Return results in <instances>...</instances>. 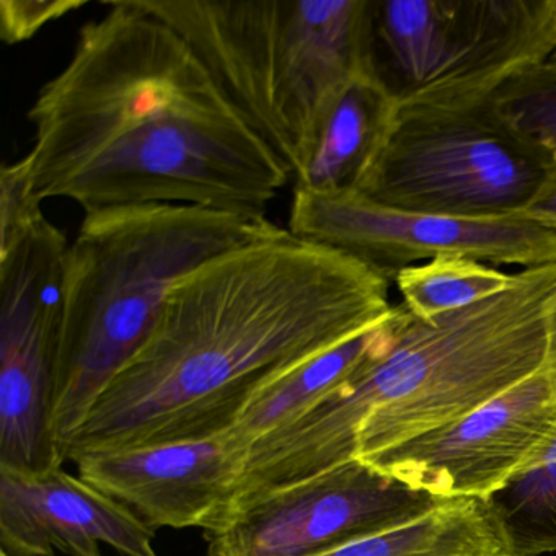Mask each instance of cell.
Segmentation results:
<instances>
[{
	"instance_id": "6da1fadb",
	"label": "cell",
	"mask_w": 556,
	"mask_h": 556,
	"mask_svg": "<svg viewBox=\"0 0 556 556\" xmlns=\"http://www.w3.org/2000/svg\"><path fill=\"white\" fill-rule=\"evenodd\" d=\"M105 5L28 112L38 197L86 213L188 204L265 219L289 168L174 27L139 0Z\"/></svg>"
},
{
	"instance_id": "7a4b0ae2",
	"label": "cell",
	"mask_w": 556,
	"mask_h": 556,
	"mask_svg": "<svg viewBox=\"0 0 556 556\" xmlns=\"http://www.w3.org/2000/svg\"><path fill=\"white\" fill-rule=\"evenodd\" d=\"M392 307L382 273L276 226L172 289L154 333L97 400L66 458L224 434L263 387Z\"/></svg>"
},
{
	"instance_id": "3957f363",
	"label": "cell",
	"mask_w": 556,
	"mask_h": 556,
	"mask_svg": "<svg viewBox=\"0 0 556 556\" xmlns=\"http://www.w3.org/2000/svg\"><path fill=\"white\" fill-rule=\"evenodd\" d=\"M556 263L431 320L395 305L389 348L337 392L250 448L233 503L372 457L473 412L545 366Z\"/></svg>"
},
{
	"instance_id": "277c9868",
	"label": "cell",
	"mask_w": 556,
	"mask_h": 556,
	"mask_svg": "<svg viewBox=\"0 0 556 556\" xmlns=\"http://www.w3.org/2000/svg\"><path fill=\"white\" fill-rule=\"evenodd\" d=\"M268 219L188 204L103 207L84 216L64 268L53 435H74L154 333L172 289L198 266L275 229Z\"/></svg>"
},
{
	"instance_id": "5b68a950",
	"label": "cell",
	"mask_w": 556,
	"mask_h": 556,
	"mask_svg": "<svg viewBox=\"0 0 556 556\" xmlns=\"http://www.w3.org/2000/svg\"><path fill=\"white\" fill-rule=\"evenodd\" d=\"M191 45L292 178L366 67L367 0H139Z\"/></svg>"
},
{
	"instance_id": "8992f818",
	"label": "cell",
	"mask_w": 556,
	"mask_h": 556,
	"mask_svg": "<svg viewBox=\"0 0 556 556\" xmlns=\"http://www.w3.org/2000/svg\"><path fill=\"white\" fill-rule=\"evenodd\" d=\"M555 0H367V74L403 105L486 99L555 51Z\"/></svg>"
},
{
	"instance_id": "52a82bcc",
	"label": "cell",
	"mask_w": 556,
	"mask_h": 556,
	"mask_svg": "<svg viewBox=\"0 0 556 556\" xmlns=\"http://www.w3.org/2000/svg\"><path fill=\"white\" fill-rule=\"evenodd\" d=\"M555 162L517 135L490 100L403 105L357 194L405 213H526Z\"/></svg>"
},
{
	"instance_id": "ba28073f",
	"label": "cell",
	"mask_w": 556,
	"mask_h": 556,
	"mask_svg": "<svg viewBox=\"0 0 556 556\" xmlns=\"http://www.w3.org/2000/svg\"><path fill=\"white\" fill-rule=\"evenodd\" d=\"M67 249L45 213L0 236V468L64 464L51 418Z\"/></svg>"
},
{
	"instance_id": "9c48e42d",
	"label": "cell",
	"mask_w": 556,
	"mask_h": 556,
	"mask_svg": "<svg viewBox=\"0 0 556 556\" xmlns=\"http://www.w3.org/2000/svg\"><path fill=\"white\" fill-rule=\"evenodd\" d=\"M289 232L346 253L387 278L419 260L439 256L523 268L556 263V220L529 211L442 216L390 210L357 193L294 191Z\"/></svg>"
},
{
	"instance_id": "30bf717a",
	"label": "cell",
	"mask_w": 556,
	"mask_h": 556,
	"mask_svg": "<svg viewBox=\"0 0 556 556\" xmlns=\"http://www.w3.org/2000/svg\"><path fill=\"white\" fill-rule=\"evenodd\" d=\"M448 501L353 458L233 504L216 526L204 530L206 556H321L405 526Z\"/></svg>"
},
{
	"instance_id": "8fae6325",
	"label": "cell",
	"mask_w": 556,
	"mask_h": 556,
	"mask_svg": "<svg viewBox=\"0 0 556 556\" xmlns=\"http://www.w3.org/2000/svg\"><path fill=\"white\" fill-rule=\"evenodd\" d=\"M555 438L556 374L543 366L455 421L361 462L442 500L490 501Z\"/></svg>"
},
{
	"instance_id": "7c38bea8",
	"label": "cell",
	"mask_w": 556,
	"mask_h": 556,
	"mask_svg": "<svg viewBox=\"0 0 556 556\" xmlns=\"http://www.w3.org/2000/svg\"><path fill=\"white\" fill-rule=\"evenodd\" d=\"M77 473L152 529L207 530L236 500L245 455L227 432L200 441L77 455Z\"/></svg>"
},
{
	"instance_id": "4fadbf2b",
	"label": "cell",
	"mask_w": 556,
	"mask_h": 556,
	"mask_svg": "<svg viewBox=\"0 0 556 556\" xmlns=\"http://www.w3.org/2000/svg\"><path fill=\"white\" fill-rule=\"evenodd\" d=\"M155 532L129 507L63 467L0 468V545L8 556H161Z\"/></svg>"
},
{
	"instance_id": "5bb4252c",
	"label": "cell",
	"mask_w": 556,
	"mask_h": 556,
	"mask_svg": "<svg viewBox=\"0 0 556 556\" xmlns=\"http://www.w3.org/2000/svg\"><path fill=\"white\" fill-rule=\"evenodd\" d=\"M396 109L369 74L351 80L321 119L307 161L294 177V191L357 193L386 142Z\"/></svg>"
},
{
	"instance_id": "9a60e30c",
	"label": "cell",
	"mask_w": 556,
	"mask_h": 556,
	"mask_svg": "<svg viewBox=\"0 0 556 556\" xmlns=\"http://www.w3.org/2000/svg\"><path fill=\"white\" fill-rule=\"evenodd\" d=\"M393 307L372 327L289 370L250 400L227 431L245 460L256 442L311 412L389 348L395 330Z\"/></svg>"
},
{
	"instance_id": "2e32d148",
	"label": "cell",
	"mask_w": 556,
	"mask_h": 556,
	"mask_svg": "<svg viewBox=\"0 0 556 556\" xmlns=\"http://www.w3.org/2000/svg\"><path fill=\"white\" fill-rule=\"evenodd\" d=\"M321 556H514L488 501L452 500L405 526L364 536Z\"/></svg>"
},
{
	"instance_id": "e0dca14e",
	"label": "cell",
	"mask_w": 556,
	"mask_h": 556,
	"mask_svg": "<svg viewBox=\"0 0 556 556\" xmlns=\"http://www.w3.org/2000/svg\"><path fill=\"white\" fill-rule=\"evenodd\" d=\"M513 281L514 275L457 256H439L425 265L406 266L395 275L403 305L422 320L500 294Z\"/></svg>"
},
{
	"instance_id": "ac0fdd59",
	"label": "cell",
	"mask_w": 556,
	"mask_h": 556,
	"mask_svg": "<svg viewBox=\"0 0 556 556\" xmlns=\"http://www.w3.org/2000/svg\"><path fill=\"white\" fill-rule=\"evenodd\" d=\"M514 556L556 553V438L532 470L494 494Z\"/></svg>"
},
{
	"instance_id": "d6986e66",
	"label": "cell",
	"mask_w": 556,
	"mask_h": 556,
	"mask_svg": "<svg viewBox=\"0 0 556 556\" xmlns=\"http://www.w3.org/2000/svg\"><path fill=\"white\" fill-rule=\"evenodd\" d=\"M497 115L556 165V60L510 74L488 96Z\"/></svg>"
},
{
	"instance_id": "ffe728a7",
	"label": "cell",
	"mask_w": 556,
	"mask_h": 556,
	"mask_svg": "<svg viewBox=\"0 0 556 556\" xmlns=\"http://www.w3.org/2000/svg\"><path fill=\"white\" fill-rule=\"evenodd\" d=\"M86 5V0H0V38L5 45L24 43Z\"/></svg>"
},
{
	"instance_id": "44dd1931",
	"label": "cell",
	"mask_w": 556,
	"mask_h": 556,
	"mask_svg": "<svg viewBox=\"0 0 556 556\" xmlns=\"http://www.w3.org/2000/svg\"><path fill=\"white\" fill-rule=\"evenodd\" d=\"M527 211L556 220V167L546 180L545 187L540 191L539 197L533 200Z\"/></svg>"
},
{
	"instance_id": "7402d4cb",
	"label": "cell",
	"mask_w": 556,
	"mask_h": 556,
	"mask_svg": "<svg viewBox=\"0 0 556 556\" xmlns=\"http://www.w3.org/2000/svg\"><path fill=\"white\" fill-rule=\"evenodd\" d=\"M545 366L556 374V307L548 320V348H546Z\"/></svg>"
},
{
	"instance_id": "603a6c76",
	"label": "cell",
	"mask_w": 556,
	"mask_h": 556,
	"mask_svg": "<svg viewBox=\"0 0 556 556\" xmlns=\"http://www.w3.org/2000/svg\"><path fill=\"white\" fill-rule=\"evenodd\" d=\"M553 27H555V51H553V60H556V0L555 9H553Z\"/></svg>"
},
{
	"instance_id": "cb8c5ba5",
	"label": "cell",
	"mask_w": 556,
	"mask_h": 556,
	"mask_svg": "<svg viewBox=\"0 0 556 556\" xmlns=\"http://www.w3.org/2000/svg\"><path fill=\"white\" fill-rule=\"evenodd\" d=\"M0 556H8V555H2V553H0Z\"/></svg>"
}]
</instances>
